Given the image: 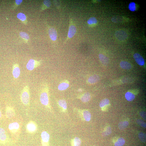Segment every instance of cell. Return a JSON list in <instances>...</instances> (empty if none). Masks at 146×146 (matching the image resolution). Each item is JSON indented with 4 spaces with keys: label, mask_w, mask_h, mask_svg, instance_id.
Listing matches in <instances>:
<instances>
[{
    "label": "cell",
    "mask_w": 146,
    "mask_h": 146,
    "mask_svg": "<svg viewBox=\"0 0 146 146\" xmlns=\"http://www.w3.org/2000/svg\"><path fill=\"white\" fill-rule=\"evenodd\" d=\"M16 114L15 111L13 107L7 106L6 108V115L7 118L11 119L13 118Z\"/></svg>",
    "instance_id": "obj_12"
},
{
    "label": "cell",
    "mask_w": 146,
    "mask_h": 146,
    "mask_svg": "<svg viewBox=\"0 0 146 146\" xmlns=\"http://www.w3.org/2000/svg\"><path fill=\"white\" fill-rule=\"evenodd\" d=\"M124 17L120 16H114L111 19L112 22L115 23L122 22L124 21Z\"/></svg>",
    "instance_id": "obj_26"
},
{
    "label": "cell",
    "mask_w": 146,
    "mask_h": 146,
    "mask_svg": "<svg viewBox=\"0 0 146 146\" xmlns=\"http://www.w3.org/2000/svg\"><path fill=\"white\" fill-rule=\"evenodd\" d=\"M41 63V60L37 61L34 59H30L27 64L26 68L29 71H32L40 66Z\"/></svg>",
    "instance_id": "obj_5"
},
{
    "label": "cell",
    "mask_w": 146,
    "mask_h": 146,
    "mask_svg": "<svg viewBox=\"0 0 146 146\" xmlns=\"http://www.w3.org/2000/svg\"><path fill=\"white\" fill-rule=\"evenodd\" d=\"M78 91L79 92H82V89H78Z\"/></svg>",
    "instance_id": "obj_38"
},
{
    "label": "cell",
    "mask_w": 146,
    "mask_h": 146,
    "mask_svg": "<svg viewBox=\"0 0 146 146\" xmlns=\"http://www.w3.org/2000/svg\"><path fill=\"white\" fill-rule=\"evenodd\" d=\"M27 132L30 134H34L37 129V125L34 121H30L27 124L26 127Z\"/></svg>",
    "instance_id": "obj_6"
},
{
    "label": "cell",
    "mask_w": 146,
    "mask_h": 146,
    "mask_svg": "<svg viewBox=\"0 0 146 146\" xmlns=\"http://www.w3.org/2000/svg\"><path fill=\"white\" fill-rule=\"evenodd\" d=\"M125 97L127 101H133L135 98V95L134 94L130 92H127L125 95Z\"/></svg>",
    "instance_id": "obj_25"
},
{
    "label": "cell",
    "mask_w": 146,
    "mask_h": 146,
    "mask_svg": "<svg viewBox=\"0 0 146 146\" xmlns=\"http://www.w3.org/2000/svg\"><path fill=\"white\" fill-rule=\"evenodd\" d=\"M19 35L25 42L27 43L30 39V37L29 35L26 32H20Z\"/></svg>",
    "instance_id": "obj_23"
},
{
    "label": "cell",
    "mask_w": 146,
    "mask_h": 146,
    "mask_svg": "<svg viewBox=\"0 0 146 146\" xmlns=\"http://www.w3.org/2000/svg\"><path fill=\"white\" fill-rule=\"evenodd\" d=\"M69 86V82L67 80H64L58 85V89L60 91H63L67 89Z\"/></svg>",
    "instance_id": "obj_14"
},
{
    "label": "cell",
    "mask_w": 146,
    "mask_h": 146,
    "mask_svg": "<svg viewBox=\"0 0 146 146\" xmlns=\"http://www.w3.org/2000/svg\"><path fill=\"white\" fill-rule=\"evenodd\" d=\"M21 101L23 105L28 106L30 105V89L28 85L25 86L21 94Z\"/></svg>",
    "instance_id": "obj_2"
},
{
    "label": "cell",
    "mask_w": 146,
    "mask_h": 146,
    "mask_svg": "<svg viewBox=\"0 0 146 146\" xmlns=\"http://www.w3.org/2000/svg\"><path fill=\"white\" fill-rule=\"evenodd\" d=\"M115 36L117 39L121 41L125 40L128 37L126 32L123 30L117 31L115 33Z\"/></svg>",
    "instance_id": "obj_8"
},
{
    "label": "cell",
    "mask_w": 146,
    "mask_h": 146,
    "mask_svg": "<svg viewBox=\"0 0 146 146\" xmlns=\"http://www.w3.org/2000/svg\"><path fill=\"white\" fill-rule=\"evenodd\" d=\"M77 32V28L72 18L69 17V26L67 37L64 42L65 44L69 39H72L75 35Z\"/></svg>",
    "instance_id": "obj_3"
},
{
    "label": "cell",
    "mask_w": 146,
    "mask_h": 146,
    "mask_svg": "<svg viewBox=\"0 0 146 146\" xmlns=\"http://www.w3.org/2000/svg\"><path fill=\"white\" fill-rule=\"evenodd\" d=\"M81 144V141L80 138L78 137H76L73 139L71 142L72 146H80Z\"/></svg>",
    "instance_id": "obj_27"
},
{
    "label": "cell",
    "mask_w": 146,
    "mask_h": 146,
    "mask_svg": "<svg viewBox=\"0 0 146 146\" xmlns=\"http://www.w3.org/2000/svg\"><path fill=\"white\" fill-rule=\"evenodd\" d=\"M83 116L84 120L86 121L89 122L91 120V114L88 110H84L83 112Z\"/></svg>",
    "instance_id": "obj_22"
},
{
    "label": "cell",
    "mask_w": 146,
    "mask_h": 146,
    "mask_svg": "<svg viewBox=\"0 0 146 146\" xmlns=\"http://www.w3.org/2000/svg\"><path fill=\"white\" fill-rule=\"evenodd\" d=\"M23 1L22 0H16L15 1V4L13 7V9H15L17 8L18 6L21 5Z\"/></svg>",
    "instance_id": "obj_35"
},
{
    "label": "cell",
    "mask_w": 146,
    "mask_h": 146,
    "mask_svg": "<svg viewBox=\"0 0 146 146\" xmlns=\"http://www.w3.org/2000/svg\"><path fill=\"white\" fill-rule=\"evenodd\" d=\"M136 121L137 124L140 126L143 127V128H146V123L143 120L140 119H138Z\"/></svg>",
    "instance_id": "obj_34"
},
{
    "label": "cell",
    "mask_w": 146,
    "mask_h": 146,
    "mask_svg": "<svg viewBox=\"0 0 146 146\" xmlns=\"http://www.w3.org/2000/svg\"><path fill=\"white\" fill-rule=\"evenodd\" d=\"M48 33L50 39L53 42L56 43L57 38V30L47 24Z\"/></svg>",
    "instance_id": "obj_4"
},
{
    "label": "cell",
    "mask_w": 146,
    "mask_h": 146,
    "mask_svg": "<svg viewBox=\"0 0 146 146\" xmlns=\"http://www.w3.org/2000/svg\"><path fill=\"white\" fill-rule=\"evenodd\" d=\"M140 115L144 120H146V113L144 111H141L140 112Z\"/></svg>",
    "instance_id": "obj_36"
},
{
    "label": "cell",
    "mask_w": 146,
    "mask_h": 146,
    "mask_svg": "<svg viewBox=\"0 0 146 146\" xmlns=\"http://www.w3.org/2000/svg\"><path fill=\"white\" fill-rule=\"evenodd\" d=\"M87 23L89 27H93L96 25L98 21L96 18L94 17H92L89 19L87 21Z\"/></svg>",
    "instance_id": "obj_18"
},
{
    "label": "cell",
    "mask_w": 146,
    "mask_h": 146,
    "mask_svg": "<svg viewBox=\"0 0 146 146\" xmlns=\"http://www.w3.org/2000/svg\"><path fill=\"white\" fill-rule=\"evenodd\" d=\"M128 8L131 11H135L136 9V4L134 2H131L129 4Z\"/></svg>",
    "instance_id": "obj_32"
},
{
    "label": "cell",
    "mask_w": 146,
    "mask_h": 146,
    "mask_svg": "<svg viewBox=\"0 0 146 146\" xmlns=\"http://www.w3.org/2000/svg\"><path fill=\"white\" fill-rule=\"evenodd\" d=\"M51 6V1L49 0H44L41 7L40 11H42L45 9H49Z\"/></svg>",
    "instance_id": "obj_17"
},
{
    "label": "cell",
    "mask_w": 146,
    "mask_h": 146,
    "mask_svg": "<svg viewBox=\"0 0 146 146\" xmlns=\"http://www.w3.org/2000/svg\"><path fill=\"white\" fill-rule=\"evenodd\" d=\"M99 58L100 61L104 65H106L108 64L109 62L108 58L103 54H100L99 55Z\"/></svg>",
    "instance_id": "obj_21"
},
{
    "label": "cell",
    "mask_w": 146,
    "mask_h": 146,
    "mask_svg": "<svg viewBox=\"0 0 146 146\" xmlns=\"http://www.w3.org/2000/svg\"><path fill=\"white\" fill-rule=\"evenodd\" d=\"M90 94L88 92L83 94L81 96L80 99L83 103H86L90 101L91 99Z\"/></svg>",
    "instance_id": "obj_16"
},
{
    "label": "cell",
    "mask_w": 146,
    "mask_h": 146,
    "mask_svg": "<svg viewBox=\"0 0 146 146\" xmlns=\"http://www.w3.org/2000/svg\"><path fill=\"white\" fill-rule=\"evenodd\" d=\"M42 144L43 146H48L50 135L46 131H43L41 135Z\"/></svg>",
    "instance_id": "obj_10"
},
{
    "label": "cell",
    "mask_w": 146,
    "mask_h": 146,
    "mask_svg": "<svg viewBox=\"0 0 146 146\" xmlns=\"http://www.w3.org/2000/svg\"><path fill=\"white\" fill-rule=\"evenodd\" d=\"M109 103L110 101L108 99H104L100 102L99 104L100 107L101 108H103L109 105Z\"/></svg>",
    "instance_id": "obj_31"
},
{
    "label": "cell",
    "mask_w": 146,
    "mask_h": 146,
    "mask_svg": "<svg viewBox=\"0 0 146 146\" xmlns=\"http://www.w3.org/2000/svg\"><path fill=\"white\" fill-rule=\"evenodd\" d=\"M111 127L110 126H107L106 128L102 133V135L103 136H108L111 134L112 133Z\"/></svg>",
    "instance_id": "obj_29"
},
{
    "label": "cell",
    "mask_w": 146,
    "mask_h": 146,
    "mask_svg": "<svg viewBox=\"0 0 146 146\" xmlns=\"http://www.w3.org/2000/svg\"><path fill=\"white\" fill-rule=\"evenodd\" d=\"M129 122L127 121L120 122L118 124V127L120 130H122L125 129L128 127Z\"/></svg>",
    "instance_id": "obj_28"
},
{
    "label": "cell",
    "mask_w": 146,
    "mask_h": 146,
    "mask_svg": "<svg viewBox=\"0 0 146 146\" xmlns=\"http://www.w3.org/2000/svg\"><path fill=\"white\" fill-rule=\"evenodd\" d=\"M100 79V77L99 76L97 75H94L90 77L87 82L89 84H93L98 82Z\"/></svg>",
    "instance_id": "obj_15"
},
{
    "label": "cell",
    "mask_w": 146,
    "mask_h": 146,
    "mask_svg": "<svg viewBox=\"0 0 146 146\" xmlns=\"http://www.w3.org/2000/svg\"><path fill=\"white\" fill-rule=\"evenodd\" d=\"M2 116V112L0 110V119L1 118Z\"/></svg>",
    "instance_id": "obj_37"
},
{
    "label": "cell",
    "mask_w": 146,
    "mask_h": 146,
    "mask_svg": "<svg viewBox=\"0 0 146 146\" xmlns=\"http://www.w3.org/2000/svg\"><path fill=\"white\" fill-rule=\"evenodd\" d=\"M20 74V70L19 65L17 63L13 65L12 68V74L15 79H17L19 77Z\"/></svg>",
    "instance_id": "obj_11"
},
{
    "label": "cell",
    "mask_w": 146,
    "mask_h": 146,
    "mask_svg": "<svg viewBox=\"0 0 146 146\" xmlns=\"http://www.w3.org/2000/svg\"><path fill=\"white\" fill-rule=\"evenodd\" d=\"M58 105L61 108L62 110L65 111L67 109V105L66 102L65 100L64 99H61L58 101Z\"/></svg>",
    "instance_id": "obj_24"
},
{
    "label": "cell",
    "mask_w": 146,
    "mask_h": 146,
    "mask_svg": "<svg viewBox=\"0 0 146 146\" xmlns=\"http://www.w3.org/2000/svg\"><path fill=\"white\" fill-rule=\"evenodd\" d=\"M17 17L24 24L26 25L28 24L27 17L24 14L21 12L18 13L17 15Z\"/></svg>",
    "instance_id": "obj_19"
},
{
    "label": "cell",
    "mask_w": 146,
    "mask_h": 146,
    "mask_svg": "<svg viewBox=\"0 0 146 146\" xmlns=\"http://www.w3.org/2000/svg\"><path fill=\"white\" fill-rule=\"evenodd\" d=\"M133 57L135 62L139 65L143 66L144 65L145 60L140 54L137 53H135L133 56Z\"/></svg>",
    "instance_id": "obj_13"
},
{
    "label": "cell",
    "mask_w": 146,
    "mask_h": 146,
    "mask_svg": "<svg viewBox=\"0 0 146 146\" xmlns=\"http://www.w3.org/2000/svg\"><path fill=\"white\" fill-rule=\"evenodd\" d=\"M9 129L10 132L12 134H16L20 130V125L16 122L11 123L9 125Z\"/></svg>",
    "instance_id": "obj_9"
},
{
    "label": "cell",
    "mask_w": 146,
    "mask_h": 146,
    "mask_svg": "<svg viewBox=\"0 0 146 146\" xmlns=\"http://www.w3.org/2000/svg\"><path fill=\"white\" fill-rule=\"evenodd\" d=\"M125 143V141L123 138L121 137L118 138L115 143L114 145L115 146H124Z\"/></svg>",
    "instance_id": "obj_30"
},
{
    "label": "cell",
    "mask_w": 146,
    "mask_h": 146,
    "mask_svg": "<svg viewBox=\"0 0 146 146\" xmlns=\"http://www.w3.org/2000/svg\"><path fill=\"white\" fill-rule=\"evenodd\" d=\"M49 88L47 84L44 85L41 91L40 100L41 103L46 107L51 108L49 103Z\"/></svg>",
    "instance_id": "obj_1"
},
{
    "label": "cell",
    "mask_w": 146,
    "mask_h": 146,
    "mask_svg": "<svg viewBox=\"0 0 146 146\" xmlns=\"http://www.w3.org/2000/svg\"><path fill=\"white\" fill-rule=\"evenodd\" d=\"M120 65L121 67L124 69L130 70L132 67L131 64L129 62L127 61L121 62Z\"/></svg>",
    "instance_id": "obj_20"
},
{
    "label": "cell",
    "mask_w": 146,
    "mask_h": 146,
    "mask_svg": "<svg viewBox=\"0 0 146 146\" xmlns=\"http://www.w3.org/2000/svg\"><path fill=\"white\" fill-rule=\"evenodd\" d=\"M138 137L140 140L142 142L145 143L146 142V135L143 133L141 132L138 134Z\"/></svg>",
    "instance_id": "obj_33"
},
{
    "label": "cell",
    "mask_w": 146,
    "mask_h": 146,
    "mask_svg": "<svg viewBox=\"0 0 146 146\" xmlns=\"http://www.w3.org/2000/svg\"><path fill=\"white\" fill-rule=\"evenodd\" d=\"M9 138L4 129L0 128V144H5L9 141Z\"/></svg>",
    "instance_id": "obj_7"
}]
</instances>
